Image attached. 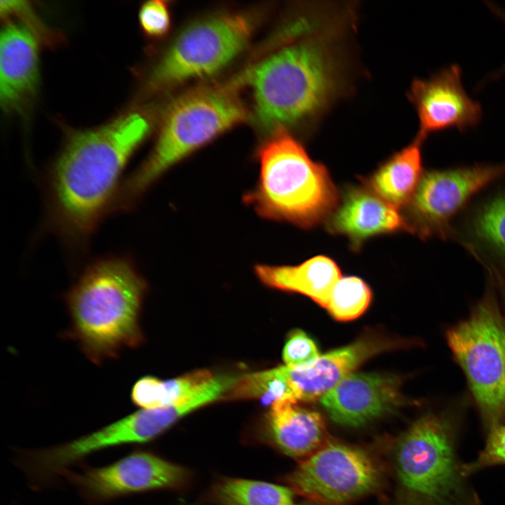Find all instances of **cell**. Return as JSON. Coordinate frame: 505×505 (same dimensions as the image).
Returning <instances> with one entry per match:
<instances>
[{
	"label": "cell",
	"mask_w": 505,
	"mask_h": 505,
	"mask_svg": "<svg viewBox=\"0 0 505 505\" xmlns=\"http://www.w3.org/2000/svg\"><path fill=\"white\" fill-rule=\"evenodd\" d=\"M473 227L480 241L505 256V194L494 198L479 211Z\"/></svg>",
	"instance_id": "d4e9b609"
},
{
	"label": "cell",
	"mask_w": 505,
	"mask_h": 505,
	"mask_svg": "<svg viewBox=\"0 0 505 505\" xmlns=\"http://www.w3.org/2000/svg\"><path fill=\"white\" fill-rule=\"evenodd\" d=\"M504 175L505 163L426 173L408 204L410 231L428 236L441 231L469 198Z\"/></svg>",
	"instance_id": "30bf717a"
},
{
	"label": "cell",
	"mask_w": 505,
	"mask_h": 505,
	"mask_svg": "<svg viewBox=\"0 0 505 505\" xmlns=\"http://www.w3.org/2000/svg\"><path fill=\"white\" fill-rule=\"evenodd\" d=\"M462 75L461 67L452 64L412 83L409 97L419 119L417 137L424 140L432 133L451 128L463 132L480 123L482 106L467 94Z\"/></svg>",
	"instance_id": "8fae6325"
},
{
	"label": "cell",
	"mask_w": 505,
	"mask_h": 505,
	"mask_svg": "<svg viewBox=\"0 0 505 505\" xmlns=\"http://www.w3.org/2000/svg\"><path fill=\"white\" fill-rule=\"evenodd\" d=\"M320 356L315 342L304 332L296 330L288 337L283 350L287 366L297 368L309 365Z\"/></svg>",
	"instance_id": "4316f807"
},
{
	"label": "cell",
	"mask_w": 505,
	"mask_h": 505,
	"mask_svg": "<svg viewBox=\"0 0 505 505\" xmlns=\"http://www.w3.org/2000/svg\"><path fill=\"white\" fill-rule=\"evenodd\" d=\"M486 5L490 8V10L495 14L498 18H499L502 22L505 24V10L500 8L497 5H496L492 1H485ZM505 75V65H504L501 68L499 69L497 71H496L494 73H492L488 76L489 79H497L501 76Z\"/></svg>",
	"instance_id": "f546056e"
},
{
	"label": "cell",
	"mask_w": 505,
	"mask_h": 505,
	"mask_svg": "<svg viewBox=\"0 0 505 505\" xmlns=\"http://www.w3.org/2000/svg\"><path fill=\"white\" fill-rule=\"evenodd\" d=\"M328 230L348 238L358 250L372 237L410 231L405 216L364 185L347 187L326 220Z\"/></svg>",
	"instance_id": "5bb4252c"
},
{
	"label": "cell",
	"mask_w": 505,
	"mask_h": 505,
	"mask_svg": "<svg viewBox=\"0 0 505 505\" xmlns=\"http://www.w3.org/2000/svg\"><path fill=\"white\" fill-rule=\"evenodd\" d=\"M371 299V290L363 280L354 276H344L335 285L327 309L338 321H351L366 310Z\"/></svg>",
	"instance_id": "cb8c5ba5"
},
{
	"label": "cell",
	"mask_w": 505,
	"mask_h": 505,
	"mask_svg": "<svg viewBox=\"0 0 505 505\" xmlns=\"http://www.w3.org/2000/svg\"><path fill=\"white\" fill-rule=\"evenodd\" d=\"M415 140L382 163L361 180L363 184L379 198L400 209L408 206L422 178L421 145Z\"/></svg>",
	"instance_id": "ffe728a7"
},
{
	"label": "cell",
	"mask_w": 505,
	"mask_h": 505,
	"mask_svg": "<svg viewBox=\"0 0 505 505\" xmlns=\"http://www.w3.org/2000/svg\"><path fill=\"white\" fill-rule=\"evenodd\" d=\"M242 79L252 88L259 123L274 130L314 114L325 103L332 87L327 53L314 39L282 47Z\"/></svg>",
	"instance_id": "5b68a950"
},
{
	"label": "cell",
	"mask_w": 505,
	"mask_h": 505,
	"mask_svg": "<svg viewBox=\"0 0 505 505\" xmlns=\"http://www.w3.org/2000/svg\"><path fill=\"white\" fill-rule=\"evenodd\" d=\"M166 430L157 409H142L53 450L49 460L67 464L106 447L149 441Z\"/></svg>",
	"instance_id": "e0dca14e"
},
{
	"label": "cell",
	"mask_w": 505,
	"mask_h": 505,
	"mask_svg": "<svg viewBox=\"0 0 505 505\" xmlns=\"http://www.w3.org/2000/svg\"><path fill=\"white\" fill-rule=\"evenodd\" d=\"M215 376L207 370L194 371L167 381L152 376H144L133 385L131 400L142 409L169 406L189 397Z\"/></svg>",
	"instance_id": "44dd1931"
},
{
	"label": "cell",
	"mask_w": 505,
	"mask_h": 505,
	"mask_svg": "<svg viewBox=\"0 0 505 505\" xmlns=\"http://www.w3.org/2000/svg\"><path fill=\"white\" fill-rule=\"evenodd\" d=\"M187 478L180 466L147 452H136L79 477L82 486L99 498L179 486Z\"/></svg>",
	"instance_id": "7c38bea8"
},
{
	"label": "cell",
	"mask_w": 505,
	"mask_h": 505,
	"mask_svg": "<svg viewBox=\"0 0 505 505\" xmlns=\"http://www.w3.org/2000/svg\"><path fill=\"white\" fill-rule=\"evenodd\" d=\"M398 381L379 373H351L321 398L337 424L359 426L391 410L399 398Z\"/></svg>",
	"instance_id": "4fadbf2b"
},
{
	"label": "cell",
	"mask_w": 505,
	"mask_h": 505,
	"mask_svg": "<svg viewBox=\"0 0 505 505\" xmlns=\"http://www.w3.org/2000/svg\"><path fill=\"white\" fill-rule=\"evenodd\" d=\"M255 273L265 285L306 295L325 309L342 278L337 264L325 255L313 257L297 265L257 264Z\"/></svg>",
	"instance_id": "ac0fdd59"
},
{
	"label": "cell",
	"mask_w": 505,
	"mask_h": 505,
	"mask_svg": "<svg viewBox=\"0 0 505 505\" xmlns=\"http://www.w3.org/2000/svg\"><path fill=\"white\" fill-rule=\"evenodd\" d=\"M505 464V424L491 426L486 443L476 459L463 464L462 471L466 478L486 467Z\"/></svg>",
	"instance_id": "484cf974"
},
{
	"label": "cell",
	"mask_w": 505,
	"mask_h": 505,
	"mask_svg": "<svg viewBox=\"0 0 505 505\" xmlns=\"http://www.w3.org/2000/svg\"><path fill=\"white\" fill-rule=\"evenodd\" d=\"M398 505H429V504L422 502V503H418V504L413 503V504H398Z\"/></svg>",
	"instance_id": "4dcf8cb0"
},
{
	"label": "cell",
	"mask_w": 505,
	"mask_h": 505,
	"mask_svg": "<svg viewBox=\"0 0 505 505\" xmlns=\"http://www.w3.org/2000/svg\"><path fill=\"white\" fill-rule=\"evenodd\" d=\"M1 14L7 17L10 15L19 18L24 23V26L34 36L36 39L50 44L55 42L57 37L49 30L39 18L35 15L32 7L27 1H1Z\"/></svg>",
	"instance_id": "83f0119b"
},
{
	"label": "cell",
	"mask_w": 505,
	"mask_h": 505,
	"mask_svg": "<svg viewBox=\"0 0 505 505\" xmlns=\"http://www.w3.org/2000/svg\"><path fill=\"white\" fill-rule=\"evenodd\" d=\"M39 80L36 39L23 25L8 22L0 42V97L7 111L21 109L35 93Z\"/></svg>",
	"instance_id": "2e32d148"
},
{
	"label": "cell",
	"mask_w": 505,
	"mask_h": 505,
	"mask_svg": "<svg viewBox=\"0 0 505 505\" xmlns=\"http://www.w3.org/2000/svg\"><path fill=\"white\" fill-rule=\"evenodd\" d=\"M213 495L222 505H304L296 501L294 492L287 487L243 478L220 482Z\"/></svg>",
	"instance_id": "7402d4cb"
},
{
	"label": "cell",
	"mask_w": 505,
	"mask_h": 505,
	"mask_svg": "<svg viewBox=\"0 0 505 505\" xmlns=\"http://www.w3.org/2000/svg\"><path fill=\"white\" fill-rule=\"evenodd\" d=\"M139 20L144 32L154 38L165 35L170 27V16L168 5L163 1L145 2L140 8Z\"/></svg>",
	"instance_id": "f1b7e54d"
},
{
	"label": "cell",
	"mask_w": 505,
	"mask_h": 505,
	"mask_svg": "<svg viewBox=\"0 0 505 505\" xmlns=\"http://www.w3.org/2000/svg\"><path fill=\"white\" fill-rule=\"evenodd\" d=\"M235 86L200 88L173 100L150 155L121 184L114 212L129 211L172 166L247 118Z\"/></svg>",
	"instance_id": "277c9868"
},
{
	"label": "cell",
	"mask_w": 505,
	"mask_h": 505,
	"mask_svg": "<svg viewBox=\"0 0 505 505\" xmlns=\"http://www.w3.org/2000/svg\"><path fill=\"white\" fill-rule=\"evenodd\" d=\"M485 421L505 417V324L492 297H485L466 320L447 333Z\"/></svg>",
	"instance_id": "52a82bcc"
},
{
	"label": "cell",
	"mask_w": 505,
	"mask_h": 505,
	"mask_svg": "<svg viewBox=\"0 0 505 505\" xmlns=\"http://www.w3.org/2000/svg\"><path fill=\"white\" fill-rule=\"evenodd\" d=\"M257 158L259 177L243 201L258 215L304 229L328 220L339 193L327 168L312 160L284 127L262 143Z\"/></svg>",
	"instance_id": "3957f363"
},
{
	"label": "cell",
	"mask_w": 505,
	"mask_h": 505,
	"mask_svg": "<svg viewBox=\"0 0 505 505\" xmlns=\"http://www.w3.org/2000/svg\"><path fill=\"white\" fill-rule=\"evenodd\" d=\"M252 29L251 18L241 13L215 15L189 25L154 67L149 87L162 90L217 73L243 50Z\"/></svg>",
	"instance_id": "ba28073f"
},
{
	"label": "cell",
	"mask_w": 505,
	"mask_h": 505,
	"mask_svg": "<svg viewBox=\"0 0 505 505\" xmlns=\"http://www.w3.org/2000/svg\"><path fill=\"white\" fill-rule=\"evenodd\" d=\"M287 480L295 492L321 505H344L375 489L379 473L363 450L330 442L302 461Z\"/></svg>",
	"instance_id": "9c48e42d"
},
{
	"label": "cell",
	"mask_w": 505,
	"mask_h": 505,
	"mask_svg": "<svg viewBox=\"0 0 505 505\" xmlns=\"http://www.w3.org/2000/svg\"><path fill=\"white\" fill-rule=\"evenodd\" d=\"M386 348V342L364 337L320 356L309 365L297 368L284 365L283 370L297 400H313L321 398L365 360Z\"/></svg>",
	"instance_id": "9a60e30c"
},
{
	"label": "cell",
	"mask_w": 505,
	"mask_h": 505,
	"mask_svg": "<svg viewBox=\"0 0 505 505\" xmlns=\"http://www.w3.org/2000/svg\"><path fill=\"white\" fill-rule=\"evenodd\" d=\"M149 130L142 114H125L70 137L46 174L50 229L69 248L83 249L112 211L122 172Z\"/></svg>",
	"instance_id": "6da1fadb"
},
{
	"label": "cell",
	"mask_w": 505,
	"mask_h": 505,
	"mask_svg": "<svg viewBox=\"0 0 505 505\" xmlns=\"http://www.w3.org/2000/svg\"><path fill=\"white\" fill-rule=\"evenodd\" d=\"M268 435L275 445L292 457H308L318 450L325 425L316 412L297 405V400L276 402L267 415Z\"/></svg>",
	"instance_id": "d6986e66"
},
{
	"label": "cell",
	"mask_w": 505,
	"mask_h": 505,
	"mask_svg": "<svg viewBox=\"0 0 505 505\" xmlns=\"http://www.w3.org/2000/svg\"><path fill=\"white\" fill-rule=\"evenodd\" d=\"M147 288L128 257L93 261L66 293L72 321L67 335L96 365L117 358L123 348L139 346L143 341L140 317Z\"/></svg>",
	"instance_id": "7a4b0ae2"
},
{
	"label": "cell",
	"mask_w": 505,
	"mask_h": 505,
	"mask_svg": "<svg viewBox=\"0 0 505 505\" xmlns=\"http://www.w3.org/2000/svg\"><path fill=\"white\" fill-rule=\"evenodd\" d=\"M224 398H256L271 406L281 400H297L284 374L283 366L239 377Z\"/></svg>",
	"instance_id": "603a6c76"
},
{
	"label": "cell",
	"mask_w": 505,
	"mask_h": 505,
	"mask_svg": "<svg viewBox=\"0 0 505 505\" xmlns=\"http://www.w3.org/2000/svg\"><path fill=\"white\" fill-rule=\"evenodd\" d=\"M457 461L450 425L436 415L415 422L396 452L398 479L410 494L429 505H479Z\"/></svg>",
	"instance_id": "8992f818"
}]
</instances>
